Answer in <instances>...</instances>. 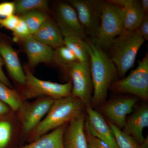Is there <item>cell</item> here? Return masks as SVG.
<instances>
[{
  "label": "cell",
  "instance_id": "obj_1",
  "mask_svg": "<svg viewBox=\"0 0 148 148\" xmlns=\"http://www.w3.org/2000/svg\"><path fill=\"white\" fill-rule=\"evenodd\" d=\"M86 48L90 56L93 85L90 106L97 108L107 100L110 88L119 75L116 67L106 52L90 41H86Z\"/></svg>",
  "mask_w": 148,
  "mask_h": 148
},
{
  "label": "cell",
  "instance_id": "obj_2",
  "mask_svg": "<svg viewBox=\"0 0 148 148\" xmlns=\"http://www.w3.org/2000/svg\"><path fill=\"white\" fill-rule=\"evenodd\" d=\"M85 111L81 101L71 96L54 100L49 111L38 125L26 138L28 143L58 127L68 124Z\"/></svg>",
  "mask_w": 148,
  "mask_h": 148
},
{
  "label": "cell",
  "instance_id": "obj_3",
  "mask_svg": "<svg viewBox=\"0 0 148 148\" xmlns=\"http://www.w3.org/2000/svg\"><path fill=\"white\" fill-rule=\"evenodd\" d=\"M145 40L138 30L124 32L112 43L109 55L113 62L119 75L125 76L133 66L138 51Z\"/></svg>",
  "mask_w": 148,
  "mask_h": 148
},
{
  "label": "cell",
  "instance_id": "obj_4",
  "mask_svg": "<svg viewBox=\"0 0 148 148\" xmlns=\"http://www.w3.org/2000/svg\"><path fill=\"white\" fill-rule=\"evenodd\" d=\"M23 68L26 82L18 91L25 101L36 99L42 96L57 100L72 96V84L71 80L63 84L43 80L34 75L27 64H25Z\"/></svg>",
  "mask_w": 148,
  "mask_h": 148
},
{
  "label": "cell",
  "instance_id": "obj_5",
  "mask_svg": "<svg viewBox=\"0 0 148 148\" xmlns=\"http://www.w3.org/2000/svg\"><path fill=\"white\" fill-rule=\"evenodd\" d=\"M123 17V9L107 1H104L98 34L90 41L106 52L114 40L124 32Z\"/></svg>",
  "mask_w": 148,
  "mask_h": 148
},
{
  "label": "cell",
  "instance_id": "obj_6",
  "mask_svg": "<svg viewBox=\"0 0 148 148\" xmlns=\"http://www.w3.org/2000/svg\"><path fill=\"white\" fill-rule=\"evenodd\" d=\"M110 90L116 93H127L147 103L148 100V54L138 67L122 79L113 83Z\"/></svg>",
  "mask_w": 148,
  "mask_h": 148
},
{
  "label": "cell",
  "instance_id": "obj_7",
  "mask_svg": "<svg viewBox=\"0 0 148 148\" xmlns=\"http://www.w3.org/2000/svg\"><path fill=\"white\" fill-rule=\"evenodd\" d=\"M53 99L42 96L32 102L25 101L16 112L21 125V140L24 142L29 133L46 116L53 104Z\"/></svg>",
  "mask_w": 148,
  "mask_h": 148
},
{
  "label": "cell",
  "instance_id": "obj_8",
  "mask_svg": "<svg viewBox=\"0 0 148 148\" xmlns=\"http://www.w3.org/2000/svg\"><path fill=\"white\" fill-rule=\"evenodd\" d=\"M72 84V96L78 98L85 108L90 107L93 92L90 65L75 62L64 69ZM91 107V106H90Z\"/></svg>",
  "mask_w": 148,
  "mask_h": 148
},
{
  "label": "cell",
  "instance_id": "obj_9",
  "mask_svg": "<svg viewBox=\"0 0 148 148\" xmlns=\"http://www.w3.org/2000/svg\"><path fill=\"white\" fill-rule=\"evenodd\" d=\"M76 11L81 24L90 41L94 40L101 24L104 1L70 0L68 1Z\"/></svg>",
  "mask_w": 148,
  "mask_h": 148
},
{
  "label": "cell",
  "instance_id": "obj_10",
  "mask_svg": "<svg viewBox=\"0 0 148 148\" xmlns=\"http://www.w3.org/2000/svg\"><path fill=\"white\" fill-rule=\"evenodd\" d=\"M140 99L133 95H121L110 98L97 108L108 121L120 129H123L127 115Z\"/></svg>",
  "mask_w": 148,
  "mask_h": 148
},
{
  "label": "cell",
  "instance_id": "obj_11",
  "mask_svg": "<svg viewBox=\"0 0 148 148\" xmlns=\"http://www.w3.org/2000/svg\"><path fill=\"white\" fill-rule=\"evenodd\" d=\"M53 16L54 21L64 37H78L86 40L87 35L76 11L69 3H58L54 9Z\"/></svg>",
  "mask_w": 148,
  "mask_h": 148
},
{
  "label": "cell",
  "instance_id": "obj_12",
  "mask_svg": "<svg viewBox=\"0 0 148 148\" xmlns=\"http://www.w3.org/2000/svg\"><path fill=\"white\" fill-rule=\"evenodd\" d=\"M85 128L90 135L111 148H119L110 127L102 114L90 106L85 108Z\"/></svg>",
  "mask_w": 148,
  "mask_h": 148
},
{
  "label": "cell",
  "instance_id": "obj_13",
  "mask_svg": "<svg viewBox=\"0 0 148 148\" xmlns=\"http://www.w3.org/2000/svg\"><path fill=\"white\" fill-rule=\"evenodd\" d=\"M17 43L21 45L22 50L27 54V65L31 71L40 63L53 64V49L40 42L32 35Z\"/></svg>",
  "mask_w": 148,
  "mask_h": 148
},
{
  "label": "cell",
  "instance_id": "obj_14",
  "mask_svg": "<svg viewBox=\"0 0 148 148\" xmlns=\"http://www.w3.org/2000/svg\"><path fill=\"white\" fill-rule=\"evenodd\" d=\"M148 126V106L145 102L138 106L127 117L122 131L131 136L138 145H140L145 140L143 131Z\"/></svg>",
  "mask_w": 148,
  "mask_h": 148
},
{
  "label": "cell",
  "instance_id": "obj_15",
  "mask_svg": "<svg viewBox=\"0 0 148 148\" xmlns=\"http://www.w3.org/2000/svg\"><path fill=\"white\" fill-rule=\"evenodd\" d=\"M84 112L67 125L64 135V148H88Z\"/></svg>",
  "mask_w": 148,
  "mask_h": 148
},
{
  "label": "cell",
  "instance_id": "obj_16",
  "mask_svg": "<svg viewBox=\"0 0 148 148\" xmlns=\"http://www.w3.org/2000/svg\"><path fill=\"white\" fill-rule=\"evenodd\" d=\"M0 56L12 79L21 87L24 86L26 82L24 69L16 51L9 42L0 40Z\"/></svg>",
  "mask_w": 148,
  "mask_h": 148
},
{
  "label": "cell",
  "instance_id": "obj_17",
  "mask_svg": "<svg viewBox=\"0 0 148 148\" xmlns=\"http://www.w3.org/2000/svg\"><path fill=\"white\" fill-rule=\"evenodd\" d=\"M108 2L120 8L124 11V31L138 30L145 16L140 1L138 0H109Z\"/></svg>",
  "mask_w": 148,
  "mask_h": 148
},
{
  "label": "cell",
  "instance_id": "obj_18",
  "mask_svg": "<svg viewBox=\"0 0 148 148\" xmlns=\"http://www.w3.org/2000/svg\"><path fill=\"white\" fill-rule=\"evenodd\" d=\"M18 140L21 141V125L15 112L0 117V148H8Z\"/></svg>",
  "mask_w": 148,
  "mask_h": 148
},
{
  "label": "cell",
  "instance_id": "obj_19",
  "mask_svg": "<svg viewBox=\"0 0 148 148\" xmlns=\"http://www.w3.org/2000/svg\"><path fill=\"white\" fill-rule=\"evenodd\" d=\"M32 36L40 42L54 49L64 45V37L54 19L51 17Z\"/></svg>",
  "mask_w": 148,
  "mask_h": 148
},
{
  "label": "cell",
  "instance_id": "obj_20",
  "mask_svg": "<svg viewBox=\"0 0 148 148\" xmlns=\"http://www.w3.org/2000/svg\"><path fill=\"white\" fill-rule=\"evenodd\" d=\"M68 124L64 125L36 140L18 148H64V135Z\"/></svg>",
  "mask_w": 148,
  "mask_h": 148
},
{
  "label": "cell",
  "instance_id": "obj_21",
  "mask_svg": "<svg viewBox=\"0 0 148 148\" xmlns=\"http://www.w3.org/2000/svg\"><path fill=\"white\" fill-rule=\"evenodd\" d=\"M86 41L78 37H64V45L72 51L78 62L89 64L90 56L86 49Z\"/></svg>",
  "mask_w": 148,
  "mask_h": 148
},
{
  "label": "cell",
  "instance_id": "obj_22",
  "mask_svg": "<svg viewBox=\"0 0 148 148\" xmlns=\"http://www.w3.org/2000/svg\"><path fill=\"white\" fill-rule=\"evenodd\" d=\"M0 101L9 106L16 112L21 106L24 100L17 90L10 88L0 82Z\"/></svg>",
  "mask_w": 148,
  "mask_h": 148
},
{
  "label": "cell",
  "instance_id": "obj_23",
  "mask_svg": "<svg viewBox=\"0 0 148 148\" xmlns=\"http://www.w3.org/2000/svg\"><path fill=\"white\" fill-rule=\"evenodd\" d=\"M14 3L15 13L18 16L32 11L49 12V2L46 0H18Z\"/></svg>",
  "mask_w": 148,
  "mask_h": 148
},
{
  "label": "cell",
  "instance_id": "obj_24",
  "mask_svg": "<svg viewBox=\"0 0 148 148\" xmlns=\"http://www.w3.org/2000/svg\"><path fill=\"white\" fill-rule=\"evenodd\" d=\"M77 61H78L75 55L70 49L65 45L53 49V64L63 70Z\"/></svg>",
  "mask_w": 148,
  "mask_h": 148
},
{
  "label": "cell",
  "instance_id": "obj_25",
  "mask_svg": "<svg viewBox=\"0 0 148 148\" xmlns=\"http://www.w3.org/2000/svg\"><path fill=\"white\" fill-rule=\"evenodd\" d=\"M27 24L31 35L36 32L50 16L48 13L41 11H32L19 16Z\"/></svg>",
  "mask_w": 148,
  "mask_h": 148
},
{
  "label": "cell",
  "instance_id": "obj_26",
  "mask_svg": "<svg viewBox=\"0 0 148 148\" xmlns=\"http://www.w3.org/2000/svg\"><path fill=\"white\" fill-rule=\"evenodd\" d=\"M110 127L119 148H140L139 145L129 135L125 134L120 129L108 121H107Z\"/></svg>",
  "mask_w": 148,
  "mask_h": 148
},
{
  "label": "cell",
  "instance_id": "obj_27",
  "mask_svg": "<svg viewBox=\"0 0 148 148\" xmlns=\"http://www.w3.org/2000/svg\"><path fill=\"white\" fill-rule=\"evenodd\" d=\"M12 32L14 36V41L16 42L19 40L31 35L27 24L20 17L18 24Z\"/></svg>",
  "mask_w": 148,
  "mask_h": 148
},
{
  "label": "cell",
  "instance_id": "obj_28",
  "mask_svg": "<svg viewBox=\"0 0 148 148\" xmlns=\"http://www.w3.org/2000/svg\"><path fill=\"white\" fill-rule=\"evenodd\" d=\"M20 17L14 15L5 18H0V27L13 32L16 28L19 21Z\"/></svg>",
  "mask_w": 148,
  "mask_h": 148
},
{
  "label": "cell",
  "instance_id": "obj_29",
  "mask_svg": "<svg viewBox=\"0 0 148 148\" xmlns=\"http://www.w3.org/2000/svg\"><path fill=\"white\" fill-rule=\"evenodd\" d=\"M15 3L4 2L0 3V18H5L15 13Z\"/></svg>",
  "mask_w": 148,
  "mask_h": 148
},
{
  "label": "cell",
  "instance_id": "obj_30",
  "mask_svg": "<svg viewBox=\"0 0 148 148\" xmlns=\"http://www.w3.org/2000/svg\"><path fill=\"white\" fill-rule=\"evenodd\" d=\"M138 32L145 40H148V15L144 16L138 29Z\"/></svg>",
  "mask_w": 148,
  "mask_h": 148
},
{
  "label": "cell",
  "instance_id": "obj_31",
  "mask_svg": "<svg viewBox=\"0 0 148 148\" xmlns=\"http://www.w3.org/2000/svg\"><path fill=\"white\" fill-rule=\"evenodd\" d=\"M4 64V63L3 60L0 56V82H2L8 87L12 88V84H11L8 78L6 76L3 71V66Z\"/></svg>",
  "mask_w": 148,
  "mask_h": 148
},
{
  "label": "cell",
  "instance_id": "obj_32",
  "mask_svg": "<svg viewBox=\"0 0 148 148\" xmlns=\"http://www.w3.org/2000/svg\"><path fill=\"white\" fill-rule=\"evenodd\" d=\"M14 112L9 106L0 101V117L5 116Z\"/></svg>",
  "mask_w": 148,
  "mask_h": 148
},
{
  "label": "cell",
  "instance_id": "obj_33",
  "mask_svg": "<svg viewBox=\"0 0 148 148\" xmlns=\"http://www.w3.org/2000/svg\"><path fill=\"white\" fill-rule=\"evenodd\" d=\"M85 131L86 135L87 138L88 148H98L95 145L92 135H90V133L85 128Z\"/></svg>",
  "mask_w": 148,
  "mask_h": 148
},
{
  "label": "cell",
  "instance_id": "obj_34",
  "mask_svg": "<svg viewBox=\"0 0 148 148\" xmlns=\"http://www.w3.org/2000/svg\"><path fill=\"white\" fill-rule=\"evenodd\" d=\"M93 140L96 146H97L98 148H111L109 147L108 145H106L105 143H103L101 140L95 138V137L92 136Z\"/></svg>",
  "mask_w": 148,
  "mask_h": 148
},
{
  "label": "cell",
  "instance_id": "obj_35",
  "mask_svg": "<svg viewBox=\"0 0 148 148\" xmlns=\"http://www.w3.org/2000/svg\"><path fill=\"white\" fill-rule=\"evenodd\" d=\"M142 9L145 15H148V0H142L140 1Z\"/></svg>",
  "mask_w": 148,
  "mask_h": 148
},
{
  "label": "cell",
  "instance_id": "obj_36",
  "mask_svg": "<svg viewBox=\"0 0 148 148\" xmlns=\"http://www.w3.org/2000/svg\"><path fill=\"white\" fill-rule=\"evenodd\" d=\"M140 148H148V137L145 138V140L143 143L139 145Z\"/></svg>",
  "mask_w": 148,
  "mask_h": 148
}]
</instances>
